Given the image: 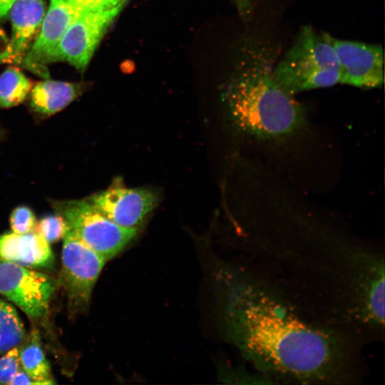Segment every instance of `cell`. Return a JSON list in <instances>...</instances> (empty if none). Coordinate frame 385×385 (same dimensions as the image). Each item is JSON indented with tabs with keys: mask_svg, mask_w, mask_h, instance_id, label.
<instances>
[{
	"mask_svg": "<svg viewBox=\"0 0 385 385\" xmlns=\"http://www.w3.org/2000/svg\"><path fill=\"white\" fill-rule=\"evenodd\" d=\"M121 9L118 6L83 11L58 42L49 63L66 61L78 69H84Z\"/></svg>",
	"mask_w": 385,
	"mask_h": 385,
	"instance_id": "obj_7",
	"label": "cell"
},
{
	"mask_svg": "<svg viewBox=\"0 0 385 385\" xmlns=\"http://www.w3.org/2000/svg\"><path fill=\"white\" fill-rule=\"evenodd\" d=\"M77 83L45 80L36 83L31 89L30 106L42 115H51L63 110L81 93Z\"/></svg>",
	"mask_w": 385,
	"mask_h": 385,
	"instance_id": "obj_13",
	"label": "cell"
},
{
	"mask_svg": "<svg viewBox=\"0 0 385 385\" xmlns=\"http://www.w3.org/2000/svg\"><path fill=\"white\" fill-rule=\"evenodd\" d=\"M240 48L223 93L234 125L242 133L265 140L299 132L307 123L305 109L273 76L279 48L254 34Z\"/></svg>",
	"mask_w": 385,
	"mask_h": 385,
	"instance_id": "obj_2",
	"label": "cell"
},
{
	"mask_svg": "<svg viewBox=\"0 0 385 385\" xmlns=\"http://www.w3.org/2000/svg\"><path fill=\"white\" fill-rule=\"evenodd\" d=\"M68 227L65 218L58 213L42 217L36 223L35 231L48 243H52L63 239Z\"/></svg>",
	"mask_w": 385,
	"mask_h": 385,
	"instance_id": "obj_17",
	"label": "cell"
},
{
	"mask_svg": "<svg viewBox=\"0 0 385 385\" xmlns=\"http://www.w3.org/2000/svg\"><path fill=\"white\" fill-rule=\"evenodd\" d=\"M36 223L33 211L26 206L16 207L10 216V226L14 233L26 234L34 232Z\"/></svg>",
	"mask_w": 385,
	"mask_h": 385,
	"instance_id": "obj_18",
	"label": "cell"
},
{
	"mask_svg": "<svg viewBox=\"0 0 385 385\" xmlns=\"http://www.w3.org/2000/svg\"><path fill=\"white\" fill-rule=\"evenodd\" d=\"M322 35L337 54L340 83L366 89L383 86L384 54L380 44L342 40L325 32Z\"/></svg>",
	"mask_w": 385,
	"mask_h": 385,
	"instance_id": "obj_8",
	"label": "cell"
},
{
	"mask_svg": "<svg viewBox=\"0 0 385 385\" xmlns=\"http://www.w3.org/2000/svg\"><path fill=\"white\" fill-rule=\"evenodd\" d=\"M31 88V81L19 68H6L0 75V106L11 108L20 104Z\"/></svg>",
	"mask_w": 385,
	"mask_h": 385,
	"instance_id": "obj_15",
	"label": "cell"
},
{
	"mask_svg": "<svg viewBox=\"0 0 385 385\" xmlns=\"http://www.w3.org/2000/svg\"><path fill=\"white\" fill-rule=\"evenodd\" d=\"M82 10L111 9L122 6L126 0H70Z\"/></svg>",
	"mask_w": 385,
	"mask_h": 385,
	"instance_id": "obj_20",
	"label": "cell"
},
{
	"mask_svg": "<svg viewBox=\"0 0 385 385\" xmlns=\"http://www.w3.org/2000/svg\"><path fill=\"white\" fill-rule=\"evenodd\" d=\"M13 63L11 43L4 32L0 29V63Z\"/></svg>",
	"mask_w": 385,
	"mask_h": 385,
	"instance_id": "obj_22",
	"label": "cell"
},
{
	"mask_svg": "<svg viewBox=\"0 0 385 385\" xmlns=\"http://www.w3.org/2000/svg\"><path fill=\"white\" fill-rule=\"evenodd\" d=\"M88 200L118 225L139 229L156 206L158 196L150 189L129 188L116 184Z\"/></svg>",
	"mask_w": 385,
	"mask_h": 385,
	"instance_id": "obj_9",
	"label": "cell"
},
{
	"mask_svg": "<svg viewBox=\"0 0 385 385\" xmlns=\"http://www.w3.org/2000/svg\"><path fill=\"white\" fill-rule=\"evenodd\" d=\"M61 282L73 310L86 308L106 262L68 227L63 238Z\"/></svg>",
	"mask_w": 385,
	"mask_h": 385,
	"instance_id": "obj_5",
	"label": "cell"
},
{
	"mask_svg": "<svg viewBox=\"0 0 385 385\" xmlns=\"http://www.w3.org/2000/svg\"><path fill=\"white\" fill-rule=\"evenodd\" d=\"M9 385L38 384L21 367L16 372Z\"/></svg>",
	"mask_w": 385,
	"mask_h": 385,
	"instance_id": "obj_23",
	"label": "cell"
},
{
	"mask_svg": "<svg viewBox=\"0 0 385 385\" xmlns=\"http://www.w3.org/2000/svg\"><path fill=\"white\" fill-rule=\"evenodd\" d=\"M240 16L244 22H249L254 14L255 0H233Z\"/></svg>",
	"mask_w": 385,
	"mask_h": 385,
	"instance_id": "obj_21",
	"label": "cell"
},
{
	"mask_svg": "<svg viewBox=\"0 0 385 385\" xmlns=\"http://www.w3.org/2000/svg\"><path fill=\"white\" fill-rule=\"evenodd\" d=\"M55 205L75 235L106 260L121 252L138 231L115 223L88 200L61 201Z\"/></svg>",
	"mask_w": 385,
	"mask_h": 385,
	"instance_id": "obj_3",
	"label": "cell"
},
{
	"mask_svg": "<svg viewBox=\"0 0 385 385\" xmlns=\"http://www.w3.org/2000/svg\"><path fill=\"white\" fill-rule=\"evenodd\" d=\"M19 346L21 368L38 384H53L51 366L41 344L38 332L34 329Z\"/></svg>",
	"mask_w": 385,
	"mask_h": 385,
	"instance_id": "obj_14",
	"label": "cell"
},
{
	"mask_svg": "<svg viewBox=\"0 0 385 385\" xmlns=\"http://www.w3.org/2000/svg\"><path fill=\"white\" fill-rule=\"evenodd\" d=\"M83 11L70 0H51L37 38L21 63L36 74L47 78L48 73L44 65L49 63L58 42Z\"/></svg>",
	"mask_w": 385,
	"mask_h": 385,
	"instance_id": "obj_10",
	"label": "cell"
},
{
	"mask_svg": "<svg viewBox=\"0 0 385 385\" xmlns=\"http://www.w3.org/2000/svg\"><path fill=\"white\" fill-rule=\"evenodd\" d=\"M275 68L297 83L314 85L329 80L339 66L332 46L322 34L306 25Z\"/></svg>",
	"mask_w": 385,
	"mask_h": 385,
	"instance_id": "obj_4",
	"label": "cell"
},
{
	"mask_svg": "<svg viewBox=\"0 0 385 385\" xmlns=\"http://www.w3.org/2000/svg\"><path fill=\"white\" fill-rule=\"evenodd\" d=\"M0 357V384H9L20 369L19 346L7 351Z\"/></svg>",
	"mask_w": 385,
	"mask_h": 385,
	"instance_id": "obj_19",
	"label": "cell"
},
{
	"mask_svg": "<svg viewBox=\"0 0 385 385\" xmlns=\"http://www.w3.org/2000/svg\"><path fill=\"white\" fill-rule=\"evenodd\" d=\"M223 280L227 339L271 384L356 385L368 374L364 346L314 325L247 271Z\"/></svg>",
	"mask_w": 385,
	"mask_h": 385,
	"instance_id": "obj_1",
	"label": "cell"
},
{
	"mask_svg": "<svg viewBox=\"0 0 385 385\" xmlns=\"http://www.w3.org/2000/svg\"><path fill=\"white\" fill-rule=\"evenodd\" d=\"M0 258L30 269L48 268L54 260L49 243L36 232L1 235Z\"/></svg>",
	"mask_w": 385,
	"mask_h": 385,
	"instance_id": "obj_11",
	"label": "cell"
},
{
	"mask_svg": "<svg viewBox=\"0 0 385 385\" xmlns=\"http://www.w3.org/2000/svg\"><path fill=\"white\" fill-rule=\"evenodd\" d=\"M16 0H0V21L4 19Z\"/></svg>",
	"mask_w": 385,
	"mask_h": 385,
	"instance_id": "obj_24",
	"label": "cell"
},
{
	"mask_svg": "<svg viewBox=\"0 0 385 385\" xmlns=\"http://www.w3.org/2000/svg\"><path fill=\"white\" fill-rule=\"evenodd\" d=\"M57 283L49 276L0 258V294L33 319L46 315Z\"/></svg>",
	"mask_w": 385,
	"mask_h": 385,
	"instance_id": "obj_6",
	"label": "cell"
},
{
	"mask_svg": "<svg viewBox=\"0 0 385 385\" xmlns=\"http://www.w3.org/2000/svg\"><path fill=\"white\" fill-rule=\"evenodd\" d=\"M26 337L23 323L16 309L0 298V354L19 346Z\"/></svg>",
	"mask_w": 385,
	"mask_h": 385,
	"instance_id": "obj_16",
	"label": "cell"
},
{
	"mask_svg": "<svg viewBox=\"0 0 385 385\" xmlns=\"http://www.w3.org/2000/svg\"><path fill=\"white\" fill-rule=\"evenodd\" d=\"M43 0H16L10 9L14 63H21L45 16Z\"/></svg>",
	"mask_w": 385,
	"mask_h": 385,
	"instance_id": "obj_12",
	"label": "cell"
}]
</instances>
